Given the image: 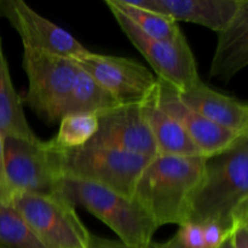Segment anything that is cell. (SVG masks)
Masks as SVG:
<instances>
[{
	"mask_svg": "<svg viewBox=\"0 0 248 248\" xmlns=\"http://www.w3.org/2000/svg\"><path fill=\"white\" fill-rule=\"evenodd\" d=\"M155 99L160 108L181 124L186 135L205 157L225 152L237 140L248 136L235 135L194 113L179 101L177 92L170 85L159 79L155 89Z\"/></svg>",
	"mask_w": 248,
	"mask_h": 248,
	"instance_id": "12",
	"label": "cell"
},
{
	"mask_svg": "<svg viewBox=\"0 0 248 248\" xmlns=\"http://www.w3.org/2000/svg\"><path fill=\"white\" fill-rule=\"evenodd\" d=\"M23 68L28 77L24 103L43 120L60 121L79 70L75 61L23 48Z\"/></svg>",
	"mask_w": 248,
	"mask_h": 248,
	"instance_id": "6",
	"label": "cell"
},
{
	"mask_svg": "<svg viewBox=\"0 0 248 248\" xmlns=\"http://www.w3.org/2000/svg\"><path fill=\"white\" fill-rule=\"evenodd\" d=\"M61 193L108 225L130 248H149L159 228L133 198L97 184L63 178Z\"/></svg>",
	"mask_w": 248,
	"mask_h": 248,
	"instance_id": "3",
	"label": "cell"
},
{
	"mask_svg": "<svg viewBox=\"0 0 248 248\" xmlns=\"http://www.w3.org/2000/svg\"><path fill=\"white\" fill-rule=\"evenodd\" d=\"M202 232L206 247L217 248L224 241L229 230H225L217 223H206L202 225Z\"/></svg>",
	"mask_w": 248,
	"mask_h": 248,
	"instance_id": "24",
	"label": "cell"
},
{
	"mask_svg": "<svg viewBox=\"0 0 248 248\" xmlns=\"http://www.w3.org/2000/svg\"><path fill=\"white\" fill-rule=\"evenodd\" d=\"M74 61L121 104L142 103L157 85L147 67L128 58L89 51Z\"/></svg>",
	"mask_w": 248,
	"mask_h": 248,
	"instance_id": "9",
	"label": "cell"
},
{
	"mask_svg": "<svg viewBox=\"0 0 248 248\" xmlns=\"http://www.w3.org/2000/svg\"><path fill=\"white\" fill-rule=\"evenodd\" d=\"M106 5L131 44L154 69L157 79L166 82L177 92L200 81L195 57L186 38L176 43L155 40L142 33L127 17L108 1H106Z\"/></svg>",
	"mask_w": 248,
	"mask_h": 248,
	"instance_id": "8",
	"label": "cell"
},
{
	"mask_svg": "<svg viewBox=\"0 0 248 248\" xmlns=\"http://www.w3.org/2000/svg\"><path fill=\"white\" fill-rule=\"evenodd\" d=\"M152 248H186L183 245L179 242V240L177 239V236L174 235L172 239H170L169 241L164 242V244H152Z\"/></svg>",
	"mask_w": 248,
	"mask_h": 248,
	"instance_id": "27",
	"label": "cell"
},
{
	"mask_svg": "<svg viewBox=\"0 0 248 248\" xmlns=\"http://www.w3.org/2000/svg\"><path fill=\"white\" fill-rule=\"evenodd\" d=\"M229 237L232 248H248V207L240 210L232 217Z\"/></svg>",
	"mask_w": 248,
	"mask_h": 248,
	"instance_id": "22",
	"label": "cell"
},
{
	"mask_svg": "<svg viewBox=\"0 0 248 248\" xmlns=\"http://www.w3.org/2000/svg\"><path fill=\"white\" fill-rule=\"evenodd\" d=\"M136 6L219 31L239 9L240 0H130Z\"/></svg>",
	"mask_w": 248,
	"mask_h": 248,
	"instance_id": "14",
	"label": "cell"
},
{
	"mask_svg": "<svg viewBox=\"0 0 248 248\" xmlns=\"http://www.w3.org/2000/svg\"><path fill=\"white\" fill-rule=\"evenodd\" d=\"M50 148L55 153L62 179L97 184L128 198H132L136 182L150 160L121 150L89 144L70 150H58L51 145Z\"/></svg>",
	"mask_w": 248,
	"mask_h": 248,
	"instance_id": "4",
	"label": "cell"
},
{
	"mask_svg": "<svg viewBox=\"0 0 248 248\" xmlns=\"http://www.w3.org/2000/svg\"><path fill=\"white\" fill-rule=\"evenodd\" d=\"M87 248H130L120 240L103 239V237L91 235V240Z\"/></svg>",
	"mask_w": 248,
	"mask_h": 248,
	"instance_id": "26",
	"label": "cell"
},
{
	"mask_svg": "<svg viewBox=\"0 0 248 248\" xmlns=\"http://www.w3.org/2000/svg\"><path fill=\"white\" fill-rule=\"evenodd\" d=\"M245 207H248V136L225 152L206 157L188 223H217L229 230L232 217Z\"/></svg>",
	"mask_w": 248,
	"mask_h": 248,
	"instance_id": "2",
	"label": "cell"
},
{
	"mask_svg": "<svg viewBox=\"0 0 248 248\" xmlns=\"http://www.w3.org/2000/svg\"><path fill=\"white\" fill-rule=\"evenodd\" d=\"M248 65V0H240L232 21L218 31L210 77L229 81Z\"/></svg>",
	"mask_w": 248,
	"mask_h": 248,
	"instance_id": "15",
	"label": "cell"
},
{
	"mask_svg": "<svg viewBox=\"0 0 248 248\" xmlns=\"http://www.w3.org/2000/svg\"><path fill=\"white\" fill-rule=\"evenodd\" d=\"M177 96L186 108L215 125L235 135H248V106L245 102L215 91L202 80L177 92Z\"/></svg>",
	"mask_w": 248,
	"mask_h": 248,
	"instance_id": "13",
	"label": "cell"
},
{
	"mask_svg": "<svg viewBox=\"0 0 248 248\" xmlns=\"http://www.w3.org/2000/svg\"><path fill=\"white\" fill-rule=\"evenodd\" d=\"M107 1L124 16L127 17L142 33L149 38L155 40L170 41V43H176L186 38L177 22L170 17L136 6L130 0H107Z\"/></svg>",
	"mask_w": 248,
	"mask_h": 248,
	"instance_id": "19",
	"label": "cell"
},
{
	"mask_svg": "<svg viewBox=\"0 0 248 248\" xmlns=\"http://www.w3.org/2000/svg\"><path fill=\"white\" fill-rule=\"evenodd\" d=\"M203 156L157 154L140 172L132 198L157 228L188 223L191 201L205 169Z\"/></svg>",
	"mask_w": 248,
	"mask_h": 248,
	"instance_id": "1",
	"label": "cell"
},
{
	"mask_svg": "<svg viewBox=\"0 0 248 248\" xmlns=\"http://www.w3.org/2000/svg\"><path fill=\"white\" fill-rule=\"evenodd\" d=\"M2 142L11 200L19 194L52 195L61 193L62 178L48 142L16 137H4Z\"/></svg>",
	"mask_w": 248,
	"mask_h": 248,
	"instance_id": "7",
	"label": "cell"
},
{
	"mask_svg": "<svg viewBox=\"0 0 248 248\" xmlns=\"http://www.w3.org/2000/svg\"><path fill=\"white\" fill-rule=\"evenodd\" d=\"M0 135L4 137L38 140L24 114L23 101L11 81L9 64L0 38Z\"/></svg>",
	"mask_w": 248,
	"mask_h": 248,
	"instance_id": "17",
	"label": "cell"
},
{
	"mask_svg": "<svg viewBox=\"0 0 248 248\" xmlns=\"http://www.w3.org/2000/svg\"><path fill=\"white\" fill-rule=\"evenodd\" d=\"M10 206L18 212L44 248H87L91 234L63 195L19 194Z\"/></svg>",
	"mask_w": 248,
	"mask_h": 248,
	"instance_id": "5",
	"label": "cell"
},
{
	"mask_svg": "<svg viewBox=\"0 0 248 248\" xmlns=\"http://www.w3.org/2000/svg\"><path fill=\"white\" fill-rule=\"evenodd\" d=\"M217 248H232V242H230V237H229V232H228L227 237L224 239V241L219 245Z\"/></svg>",
	"mask_w": 248,
	"mask_h": 248,
	"instance_id": "28",
	"label": "cell"
},
{
	"mask_svg": "<svg viewBox=\"0 0 248 248\" xmlns=\"http://www.w3.org/2000/svg\"><path fill=\"white\" fill-rule=\"evenodd\" d=\"M10 201H11V194L7 186L6 171H5L4 142H2V136L0 135V202L10 205Z\"/></svg>",
	"mask_w": 248,
	"mask_h": 248,
	"instance_id": "25",
	"label": "cell"
},
{
	"mask_svg": "<svg viewBox=\"0 0 248 248\" xmlns=\"http://www.w3.org/2000/svg\"><path fill=\"white\" fill-rule=\"evenodd\" d=\"M0 248H44L12 206L0 202Z\"/></svg>",
	"mask_w": 248,
	"mask_h": 248,
	"instance_id": "21",
	"label": "cell"
},
{
	"mask_svg": "<svg viewBox=\"0 0 248 248\" xmlns=\"http://www.w3.org/2000/svg\"><path fill=\"white\" fill-rule=\"evenodd\" d=\"M0 18H5L18 33L23 48L77 60L86 47L62 27L39 15L22 0H0Z\"/></svg>",
	"mask_w": 248,
	"mask_h": 248,
	"instance_id": "10",
	"label": "cell"
},
{
	"mask_svg": "<svg viewBox=\"0 0 248 248\" xmlns=\"http://www.w3.org/2000/svg\"><path fill=\"white\" fill-rule=\"evenodd\" d=\"M89 145L121 150L148 159L157 155L140 103L121 104L98 115V130Z\"/></svg>",
	"mask_w": 248,
	"mask_h": 248,
	"instance_id": "11",
	"label": "cell"
},
{
	"mask_svg": "<svg viewBox=\"0 0 248 248\" xmlns=\"http://www.w3.org/2000/svg\"><path fill=\"white\" fill-rule=\"evenodd\" d=\"M140 107L143 116L147 121L156 145L157 154L174 156H202L181 124L167 114L164 109L160 108L155 99V90L145 101L140 103Z\"/></svg>",
	"mask_w": 248,
	"mask_h": 248,
	"instance_id": "16",
	"label": "cell"
},
{
	"mask_svg": "<svg viewBox=\"0 0 248 248\" xmlns=\"http://www.w3.org/2000/svg\"><path fill=\"white\" fill-rule=\"evenodd\" d=\"M98 130L96 114H68L60 120L57 136L48 140L58 150H70L89 144Z\"/></svg>",
	"mask_w": 248,
	"mask_h": 248,
	"instance_id": "20",
	"label": "cell"
},
{
	"mask_svg": "<svg viewBox=\"0 0 248 248\" xmlns=\"http://www.w3.org/2000/svg\"><path fill=\"white\" fill-rule=\"evenodd\" d=\"M149 248H152V245H150V247Z\"/></svg>",
	"mask_w": 248,
	"mask_h": 248,
	"instance_id": "29",
	"label": "cell"
},
{
	"mask_svg": "<svg viewBox=\"0 0 248 248\" xmlns=\"http://www.w3.org/2000/svg\"><path fill=\"white\" fill-rule=\"evenodd\" d=\"M176 236L186 248H207L203 240L202 225L200 224L186 223L179 227Z\"/></svg>",
	"mask_w": 248,
	"mask_h": 248,
	"instance_id": "23",
	"label": "cell"
},
{
	"mask_svg": "<svg viewBox=\"0 0 248 248\" xmlns=\"http://www.w3.org/2000/svg\"><path fill=\"white\" fill-rule=\"evenodd\" d=\"M119 106H121V103H119L96 80L92 79L85 70L79 67L74 85L65 104L64 115L68 114L101 115Z\"/></svg>",
	"mask_w": 248,
	"mask_h": 248,
	"instance_id": "18",
	"label": "cell"
}]
</instances>
